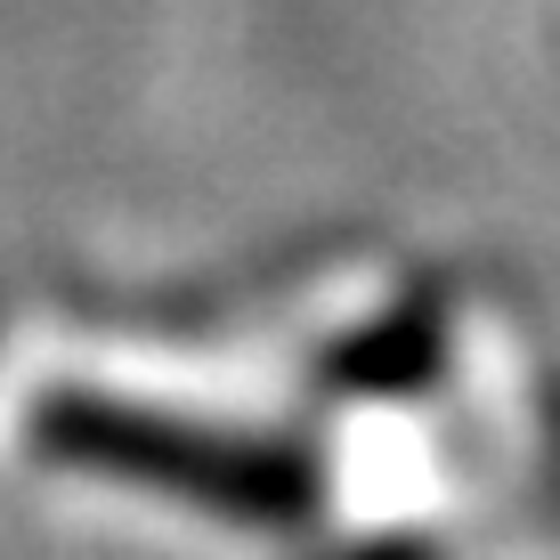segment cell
<instances>
[{
	"mask_svg": "<svg viewBox=\"0 0 560 560\" xmlns=\"http://www.w3.org/2000/svg\"><path fill=\"white\" fill-rule=\"evenodd\" d=\"M42 447L66 463H98L122 479H154V488H187L211 512H244V520H293L308 512V463L277 455V447H228V439L179 431L106 398H66L42 422Z\"/></svg>",
	"mask_w": 560,
	"mask_h": 560,
	"instance_id": "6da1fadb",
	"label": "cell"
},
{
	"mask_svg": "<svg viewBox=\"0 0 560 560\" xmlns=\"http://www.w3.org/2000/svg\"><path fill=\"white\" fill-rule=\"evenodd\" d=\"M358 560H431V552H415V545H390V552H358Z\"/></svg>",
	"mask_w": 560,
	"mask_h": 560,
	"instance_id": "7a4b0ae2",
	"label": "cell"
}]
</instances>
